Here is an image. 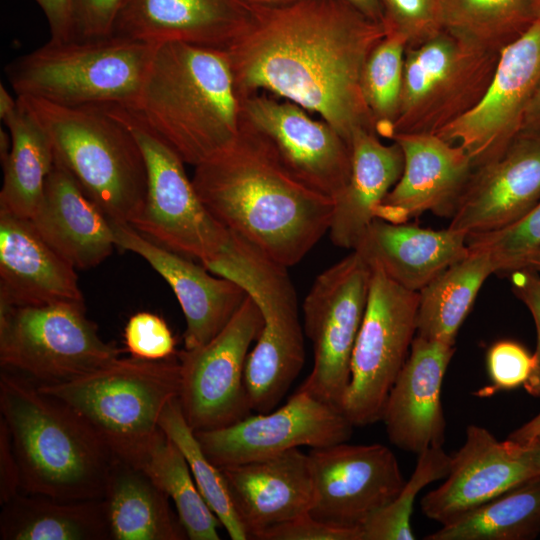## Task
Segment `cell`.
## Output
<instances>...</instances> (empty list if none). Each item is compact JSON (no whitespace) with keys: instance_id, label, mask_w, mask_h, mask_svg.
<instances>
[{"instance_id":"1","label":"cell","mask_w":540,"mask_h":540,"mask_svg":"<svg viewBox=\"0 0 540 540\" xmlns=\"http://www.w3.org/2000/svg\"><path fill=\"white\" fill-rule=\"evenodd\" d=\"M386 33L348 0H299L252 6L246 27L225 52L238 97L267 92L293 102L350 144L359 129L376 134L362 72Z\"/></svg>"},{"instance_id":"2","label":"cell","mask_w":540,"mask_h":540,"mask_svg":"<svg viewBox=\"0 0 540 540\" xmlns=\"http://www.w3.org/2000/svg\"><path fill=\"white\" fill-rule=\"evenodd\" d=\"M194 168L192 183L210 214L285 268L329 231L334 201L295 178L242 112L234 141Z\"/></svg>"},{"instance_id":"3","label":"cell","mask_w":540,"mask_h":540,"mask_svg":"<svg viewBox=\"0 0 540 540\" xmlns=\"http://www.w3.org/2000/svg\"><path fill=\"white\" fill-rule=\"evenodd\" d=\"M127 109L193 167L226 149L241 120L226 52L178 42L156 46Z\"/></svg>"},{"instance_id":"4","label":"cell","mask_w":540,"mask_h":540,"mask_svg":"<svg viewBox=\"0 0 540 540\" xmlns=\"http://www.w3.org/2000/svg\"><path fill=\"white\" fill-rule=\"evenodd\" d=\"M0 412L18 461L22 492L60 500L104 498L117 457L69 406L30 379L3 369Z\"/></svg>"},{"instance_id":"5","label":"cell","mask_w":540,"mask_h":540,"mask_svg":"<svg viewBox=\"0 0 540 540\" xmlns=\"http://www.w3.org/2000/svg\"><path fill=\"white\" fill-rule=\"evenodd\" d=\"M48 133L56 159L110 222L129 224L148 186L143 152L111 106H64L18 96Z\"/></svg>"},{"instance_id":"6","label":"cell","mask_w":540,"mask_h":540,"mask_svg":"<svg viewBox=\"0 0 540 540\" xmlns=\"http://www.w3.org/2000/svg\"><path fill=\"white\" fill-rule=\"evenodd\" d=\"M180 385L175 355L119 357L74 380L37 387L75 411L118 459L134 465L160 431V417Z\"/></svg>"},{"instance_id":"7","label":"cell","mask_w":540,"mask_h":540,"mask_svg":"<svg viewBox=\"0 0 540 540\" xmlns=\"http://www.w3.org/2000/svg\"><path fill=\"white\" fill-rule=\"evenodd\" d=\"M156 44L112 34L50 41L6 66L17 96L64 106L130 108L142 87Z\"/></svg>"},{"instance_id":"8","label":"cell","mask_w":540,"mask_h":540,"mask_svg":"<svg viewBox=\"0 0 540 540\" xmlns=\"http://www.w3.org/2000/svg\"><path fill=\"white\" fill-rule=\"evenodd\" d=\"M203 266L241 286L261 312L263 325L247 356L244 382L252 411L268 413L305 361L304 330L287 268L233 235L230 245Z\"/></svg>"},{"instance_id":"9","label":"cell","mask_w":540,"mask_h":540,"mask_svg":"<svg viewBox=\"0 0 540 540\" xmlns=\"http://www.w3.org/2000/svg\"><path fill=\"white\" fill-rule=\"evenodd\" d=\"M121 354L100 337L84 302L0 303V365L37 385L74 380Z\"/></svg>"},{"instance_id":"10","label":"cell","mask_w":540,"mask_h":540,"mask_svg":"<svg viewBox=\"0 0 540 540\" xmlns=\"http://www.w3.org/2000/svg\"><path fill=\"white\" fill-rule=\"evenodd\" d=\"M499 55L445 30L407 47L392 137L398 133L437 134L468 113L486 93Z\"/></svg>"},{"instance_id":"11","label":"cell","mask_w":540,"mask_h":540,"mask_svg":"<svg viewBox=\"0 0 540 540\" xmlns=\"http://www.w3.org/2000/svg\"><path fill=\"white\" fill-rule=\"evenodd\" d=\"M143 152L147 195L131 226L152 242L201 264L215 258L232 235L200 200L183 160L132 111L114 105Z\"/></svg>"},{"instance_id":"12","label":"cell","mask_w":540,"mask_h":540,"mask_svg":"<svg viewBox=\"0 0 540 540\" xmlns=\"http://www.w3.org/2000/svg\"><path fill=\"white\" fill-rule=\"evenodd\" d=\"M371 274V268L351 251L316 277L302 305L303 330L312 343L314 360L298 390L340 410L350 383Z\"/></svg>"},{"instance_id":"13","label":"cell","mask_w":540,"mask_h":540,"mask_svg":"<svg viewBox=\"0 0 540 540\" xmlns=\"http://www.w3.org/2000/svg\"><path fill=\"white\" fill-rule=\"evenodd\" d=\"M371 270L367 305L351 359L350 383L341 406L354 427L381 420L417 331L419 292L403 288L377 269Z\"/></svg>"},{"instance_id":"14","label":"cell","mask_w":540,"mask_h":540,"mask_svg":"<svg viewBox=\"0 0 540 540\" xmlns=\"http://www.w3.org/2000/svg\"><path fill=\"white\" fill-rule=\"evenodd\" d=\"M262 325L261 312L248 295L212 340L177 352L181 372L178 400L195 432L226 427L251 415L244 372L249 348Z\"/></svg>"},{"instance_id":"15","label":"cell","mask_w":540,"mask_h":540,"mask_svg":"<svg viewBox=\"0 0 540 540\" xmlns=\"http://www.w3.org/2000/svg\"><path fill=\"white\" fill-rule=\"evenodd\" d=\"M540 84V20L499 55L491 83L479 103L437 135L462 147L478 167L502 154L522 133Z\"/></svg>"},{"instance_id":"16","label":"cell","mask_w":540,"mask_h":540,"mask_svg":"<svg viewBox=\"0 0 540 540\" xmlns=\"http://www.w3.org/2000/svg\"><path fill=\"white\" fill-rule=\"evenodd\" d=\"M353 427L337 407L297 390L278 409L195 434L206 456L221 468L301 446L320 448L343 443L351 437Z\"/></svg>"},{"instance_id":"17","label":"cell","mask_w":540,"mask_h":540,"mask_svg":"<svg viewBox=\"0 0 540 540\" xmlns=\"http://www.w3.org/2000/svg\"><path fill=\"white\" fill-rule=\"evenodd\" d=\"M311 516L339 528H360L401 491L404 479L395 454L382 444L346 442L311 448Z\"/></svg>"},{"instance_id":"18","label":"cell","mask_w":540,"mask_h":540,"mask_svg":"<svg viewBox=\"0 0 540 540\" xmlns=\"http://www.w3.org/2000/svg\"><path fill=\"white\" fill-rule=\"evenodd\" d=\"M242 115L263 135L285 168L334 202L351 174V146L327 122L267 92L238 97Z\"/></svg>"},{"instance_id":"19","label":"cell","mask_w":540,"mask_h":540,"mask_svg":"<svg viewBox=\"0 0 540 540\" xmlns=\"http://www.w3.org/2000/svg\"><path fill=\"white\" fill-rule=\"evenodd\" d=\"M537 475L540 471L525 445L498 441L487 429L471 424L464 444L451 456L445 481L422 497L421 511L445 525Z\"/></svg>"},{"instance_id":"20","label":"cell","mask_w":540,"mask_h":540,"mask_svg":"<svg viewBox=\"0 0 540 540\" xmlns=\"http://www.w3.org/2000/svg\"><path fill=\"white\" fill-rule=\"evenodd\" d=\"M540 202V132L521 133L473 169L448 228L467 236L506 228Z\"/></svg>"},{"instance_id":"21","label":"cell","mask_w":540,"mask_h":540,"mask_svg":"<svg viewBox=\"0 0 540 540\" xmlns=\"http://www.w3.org/2000/svg\"><path fill=\"white\" fill-rule=\"evenodd\" d=\"M391 140L403 152L404 167L375 218L406 223L425 212L451 218L474 169L466 151L437 134L398 133Z\"/></svg>"},{"instance_id":"22","label":"cell","mask_w":540,"mask_h":540,"mask_svg":"<svg viewBox=\"0 0 540 540\" xmlns=\"http://www.w3.org/2000/svg\"><path fill=\"white\" fill-rule=\"evenodd\" d=\"M111 225L116 247L142 257L173 290L185 317V349L212 340L247 298L235 282L211 275L202 264L152 242L131 225Z\"/></svg>"},{"instance_id":"23","label":"cell","mask_w":540,"mask_h":540,"mask_svg":"<svg viewBox=\"0 0 540 540\" xmlns=\"http://www.w3.org/2000/svg\"><path fill=\"white\" fill-rule=\"evenodd\" d=\"M455 345L415 336L385 403L381 420L389 441L419 454L442 447L446 420L441 388Z\"/></svg>"},{"instance_id":"24","label":"cell","mask_w":540,"mask_h":540,"mask_svg":"<svg viewBox=\"0 0 540 540\" xmlns=\"http://www.w3.org/2000/svg\"><path fill=\"white\" fill-rule=\"evenodd\" d=\"M250 16L251 7L242 0H129L113 34L225 51Z\"/></svg>"},{"instance_id":"25","label":"cell","mask_w":540,"mask_h":540,"mask_svg":"<svg viewBox=\"0 0 540 540\" xmlns=\"http://www.w3.org/2000/svg\"><path fill=\"white\" fill-rule=\"evenodd\" d=\"M221 471L249 539L310 510L313 498L310 461L308 454L299 448L221 467Z\"/></svg>"},{"instance_id":"26","label":"cell","mask_w":540,"mask_h":540,"mask_svg":"<svg viewBox=\"0 0 540 540\" xmlns=\"http://www.w3.org/2000/svg\"><path fill=\"white\" fill-rule=\"evenodd\" d=\"M75 270L29 219L0 211V303L84 302Z\"/></svg>"},{"instance_id":"27","label":"cell","mask_w":540,"mask_h":540,"mask_svg":"<svg viewBox=\"0 0 540 540\" xmlns=\"http://www.w3.org/2000/svg\"><path fill=\"white\" fill-rule=\"evenodd\" d=\"M29 220L75 269L99 265L116 247L111 222L56 157L42 198Z\"/></svg>"},{"instance_id":"28","label":"cell","mask_w":540,"mask_h":540,"mask_svg":"<svg viewBox=\"0 0 540 540\" xmlns=\"http://www.w3.org/2000/svg\"><path fill=\"white\" fill-rule=\"evenodd\" d=\"M371 268L403 288L419 292L441 272L464 258L466 235L446 228L433 230L375 218L354 250Z\"/></svg>"},{"instance_id":"29","label":"cell","mask_w":540,"mask_h":540,"mask_svg":"<svg viewBox=\"0 0 540 540\" xmlns=\"http://www.w3.org/2000/svg\"><path fill=\"white\" fill-rule=\"evenodd\" d=\"M381 142L375 133L359 129L351 137V174L349 181L334 202L329 236L340 248L354 250L375 213L399 180L404 156L392 141Z\"/></svg>"},{"instance_id":"30","label":"cell","mask_w":540,"mask_h":540,"mask_svg":"<svg viewBox=\"0 0 540 540\" xmlns=\"http://www.w3.org/2000/svg\"><path fill=\"white\" fill-rule=\"evenodd\" d=\"M104 502L111 540H185L169 497L139 468L116 459Z\"/></svg>"},{"instance_id":"31","label":"cell","mask_w":540,"mask_h":540,"mask_svg":"<svg viewBox=\"0 0 540 540\" xmlns=\"http://www.w3.org/2000/svg\"><path fill=\"white\" fill-rule=\"evenodd\" d=\"M1 506L2 540H111L103 498L60 500L21 492Z\"/></svg>"},{"instance_id":"32","label":"cell","mask_w":540,"mask_h":540,"mask_svg":"<svg viewBox=\"0 0 540 540\" xmlns=\"http://www.w3.org/2000/svg\"><path fill=\"white\" fill-rule=\"evenodd\" d=\"M18 109L5 124L12 146L3 164L4 178L0 191V211L30 219L44 192L47 178L55 164L52 141L17 96Z\"/></svg>"},{"instance_id":"33","label":"cell","mask_w":540,"mask_h":540,"mask_svg":"<svg viewBox=\"0 0 540 540\" xmlns=\"http://www.w3.org/2000/svg\"><path fill=\"white\" fill-rule=\"evenodd\" d=\"M493 273L490 256L477 250L441 272L419 291L416 336L455 345L479 290Z\"/></svg>"},{"instance_id":"34","label":"cell","mask_w":540,"mask_h":540,"mask_svg":"<svg viewBox=\"0 0 540 540\" xmlns=\"http://www.w3.org/2000/svg\"><path fill=\"white\" fill-rule=\"evenodd\" d=\"M540 534V475L529 478L425 537L532 540Z\"/></svg>"},{"instance_id":"35","label":"cell","mask_w":540,"mask_h":540,"mask_svg":"<svg viewBox=\"0 0 540 540\" xmlns=\"http://www.w3.org/2000/svg\"><path fill=\"white\" fill-rule=\"evenodd\" d=\"M133 466L172 500L188 539H220V521L199 492L183 453L161 428Z\"/></svg>"},{"instance_id":"36","label":"cell","mask_w":540,"mask_h":540,"mask_svg":"<svg viewBox=\"0 0 540 540\" xmlns=\"http://www.w3.org/2000/svg\"><path fill=\"white\" fill-rule=\"evenodd\" d=\"M535 21L533 0H441L443 30L497 53Z\"/></svg>"},{"instance_id":"37","label":"cell","mask_w":540,"mask_h":540,"mask_svg":"<svg viewBox=\"0 0 540 540\" xmlns=\"http://www.w3.org/2000/svg\"><path fill=\"white\" fill-rule=\"evenodd\" d=\"M159 427L183 453L199 492L229 537L248 540L249 534L235 509L221 468L206 456L184 417L178 397L165 407Z\"/></svg>"},{"instance_id":"38","label":"cell","mask_w":540,"mask_h":540,"mask_svg":"<svg viewBox=\"0 0 540 540\" xmlns=\"http://www.w3.org/2000/svg\"><path fill=\"white\" fill-rule=\"evenodd\" d=\"M406 40L386 35L369 54L362 72V91L372 114L376 134L391 140L403 85Z\"/></svg>"},{"instance_id":"39","label":"cell","mask_w":540,"mask_h":540,"mask_svg":"<svg viewBox=\"0 0 540 540\" xmlns=\"http://www.w3.org/2000/svg\"><path fill=\"white\" fill-rule=\"evenodd\" d=\"M451 456L442 447H430L418 454L415 470L399 494L373 513L360 527L362 540H413L411 515L415 498L423 487L445 479Z\"/></svg>"},{"instance_id":"40","label":"cell","mask_w":540,"mask_h":540,"mask_svg":"<svg viewBox=\"0 0 540 540\" xmlns=\"http://www.w3.org/2000/svg\"><path fill=\"white\" fill-rule=\"evenodd\" d=\"M469 250L487 253L495 273H506L523 267L526 259L540 247V202L521 220L489 233L466 237Z\"/></svg>"},{"instance_id":"41","label":"cell","mask_w":540,"mask_h":540,"mask_svg":"<svg viewBox=\"0 0 540 540\" xmlns=\"http://www.w3.org/2000/svg\"><path fill=\"white\" fill-rule=\"evenodd\" d=\"M387 33L417 46L443 30L441 0H378Z\"/></svg>"},{"instance_id":"42","label":"cell","mask_w":540,"mask_h":540,"mask_svg":"<svg viewBox=\"0 0 540 540\" xmlns=\"http://www.w3.org/2000/svg\"><path fill=\"white\" fill-rule=\"evenodd\" d=\"M123 338L125 350L136 358L164 360L177 354L171 329L155 313L141 311L132 315L124 328Z\"/></svg>"},{"instance_id":"43","label":"cell","mask_w":540,"mask_h":540,"mask_svg":"<svg viewBox=\"0 0 540 540\" xmlns=\"http://www.w3.org/2000/svg\"><path fill=\"white\" fill-rule=\"evenodd\" d=\"M486 367L491 385L478 393L485 396L524 385L532 373L534 358L522 344L501 340L488 349Z\"/></svg>"},{"instance_id":"44","label":"cell","mask_w":540,"mask_h":540,"mask_svg":"<svg viewBox=\"0 0 540 540\" xmlns=\"http://www.w3.org/2000/svg\"><path fill=\"white\" fill-rule=\"evenodd\" d=\"M129 0H72L73 40L98 39L114 33Z\"/></svg>"},{"instance_id":"45","label":"cell","mask_w":540,"mask_h":540,"mask_svg":"<svg viewBox=\"0 0 540 540\" xmlns=\"http://www.w3.org/2000/svg\"><path fill=\"white\" fill-rule=\"evenodd\" d=\"M254 540H362V534L360 528L331 526L306 512L263 530Z\"/></svg>"},{"instance_id":"46","label":"cell","mask_w":540,"mask_h":540,"mask_svg":"<svg viewBox=\"0 0 540 540\" xmlns=\"http://www.w3.org/2000/svg\"><path fill=\"white\" fill-rule=\"evenodd\" d=\"M509 276L513 293L532 315L537 335L533 353L534 367L523 386L530 395L540 397V273L531 268H521L511 272Z\"/></svg>"},{"instance_id":"47","label":"cell","mask_w":540,"mask_h":540,"mask_svg":"<svg viewBox=\"0 0 540 540\" xmlns=\"http://www.w3.org/2000/svg\"><path fill=\"white\" fill-rule=\"evenodd\" d=\"M21 475L10 434L0 418V503L1 505L21 493Z\"/></svg>"},{"instance_id":"48","label":"cell","mask_w":540,"mask_h":540,"mask_svg":"<svg viewBox=\"0 0 540 540\" xmlns=\"http://www.w3.org/2000/svg\"><path fill=\"white\" fill-rule=\"evenodd\" d=\"M48 21L53 42H66L74 38L72 0H34Z\"/></svg>"},{"instance_id":"49","label":"cell","mask_w":540,"mask_h":540,"mask_svg":"<svg viewBox=\"0 0 540 540\" xmlns=\"http://www.w3.org/2000/svg\"><path fill=\"white\" fill-rule=\"evenodd\" d=\"M540 435V412L523 424L521 427L513 431L507 439L518 443L526 444Z\"/></svg>"},{"instance_id":"50","label":"cell","mask_w":540,"mask_h":540,"mask_svg":"<svg viewBox=\"0 0 540 540\" xmlns=\"http://www.w3.org/2000/svg\"><path fill=\"white\" fill-rule=\"evenodd\" d=\"M540 132V84L528 108L522 133Z\"/></svg>"},{"instance_id":"51","label":"cell","mask_w":540,"mask_h":540,"mask_svg":"<svg viewBox=\"0 0 540 540\" xmlns=\"http://www.w3.org/2000/svg\"><path fill=\"white\" fill-rule=\"evenodd\" d=\"M18 109V99H13L7 89L0 85V118L6 124Z\"/></svg>"},{"instance_id":"52","label":"cell","mask_w":540,"mask_h":540,"mask_svg":"<svg viewBox=\"0 0 540 540\" xmlns=\"http://www.w3.org/2000/svg\"><path fill=\"white\" fill-rule=\"evenodd\" d=\"M366 16L383 24V16L378 0H348ZM384 26V25H383Z\"/></svg>"},{"instance_id":"53","label":"cell","mask_w":540,"mask_h":540,"mask_svg":"<svg viewBox=\"0 0 540 540\" xmlns=\"http://www.w3.org/2000/svg\"><path fill=\"white\" fill-rule=\"evenodd\" d=\"M521 445L526 446L532 462L540 471V435L534 438L532 441Z\"/></svg>"},{"instance_id":"54","label":"cell","mask_w":540,"mask_h":540,"mask_svg":"<svg viewBox=\"0 0 540 540\" xmlns=\"http://www.w3.org/2000/svg\"><path fill=\"white\" fill-rule=\"evenodd\" d=\"M12 146L11 135L1 129L0 131V156L2 163L7 159Z\"/></svg>"},{"instance_id":"55","label":"cell","mask_w":540,"mask_h":540,"mask_svg":"<svg viewBox=\"0 0 540 540\" xmlns=\"http://www.w3.org/2000/svg\"><path fill=\"white\" fill-rule=\"evenodd\" d=\"M248 6L275 7L290 4L299 0H242Z\"/></svg>"},{"instance_id":"56","label":"cell","mask_w":540,"mask_h":540,"mask_svg":"<svg viewBox=\"0 0 540 540\" xmlns=\"http://www.w3.org/2000/svg\"><path fill=\"white\" fill-rule=\"evenodd\" d=\"M522 268H531L540 273V247L526 259Z\"/></svg>"},{"instance_id":"57","label":"cell","mask_w":540,"mask_h":540,"mask_svg":"<svg viewBox=\"0 0 540 540\" xmlns=\"http://www.w3.org/2000/svg\"><path fill=\"white\" fill-rule=\"evenodd\" d=\"M533 6L536 20H540V0H533Z\"/></svg>"}]
</instances>
